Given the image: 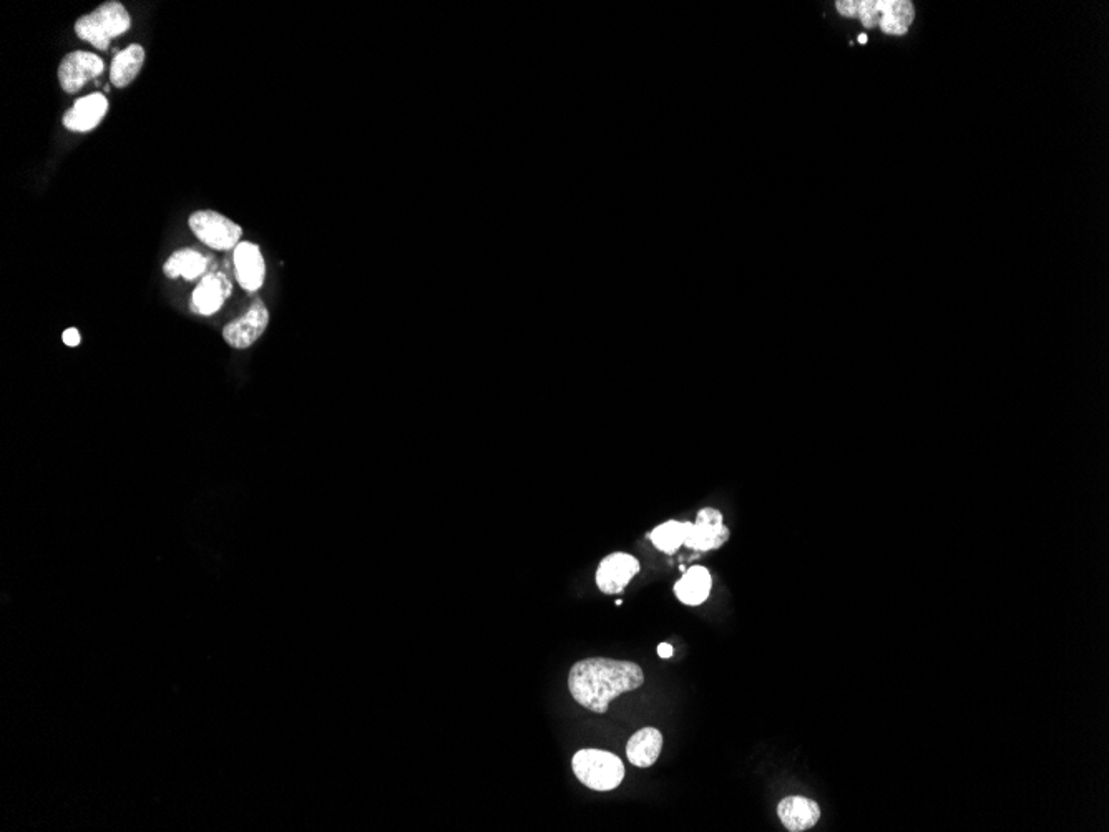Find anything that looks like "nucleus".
I'll return each mask as SVG.
<instances>
[{
  "instance_id": "ddd939ff",
  "label": "nucleus",
  "mask_w": 1109,
  "mask_h": 832,
  "mask_svg": "<svg viewBox=\"0 0 1109 832\" xmlns=\"http://www.w3.org/2000/svg\"><path fill=\"white\" fill-rule=\"evenodd\" d=\"M879 27L889 35H905L914 22V4L909 0H875Z\"/></svg>"
},
{
  "instance_id": "412c9836",
  "label": "nucleus",
  "mask_w": 1109,
  "mask_h": 832,
  "mask_svg": "<svg viewBox=\"0 0 1109 832\" xmlns=\"http://www.w3.org/2000/svg\"><path fill=\"white\" fill-rule=\"evenodd\" d=\"M673 651L675 650H673L670 643H661L660 647H658V655H660L661 658H671V656H673Z\"/></svg>"
},
{
  "instance_id": "f8f14e48",
  "label": "nucleus",
  "mask_w": 1109,
  "mask_h": 832,
  "mask_svg": "<svg viewBox=\"0 0 1109 832\" xmlns=\"http://www.w3.org/2000/svg\"><path fill=\"white\" fill-rule=\"evenodd\" d=\"M777 814L787 831L802 832L816 826L817 821L821 819V808L812 799L789 796L779 803Z\"/></svg>"
},
{
  "instance_id": "2eb2a0df",
  "label": "nucleus",
  "mask_w": 1109,
  "mask_h": 832,
  "mask_svg": "<svg viewBox=\"0 0 1109 832\" xmlns=\"http://www.w3.org/2000/svg\"><path fill=\"white\" fill-rule=\"evenodd\" d=\"M663 735L656 728L636 731L626 744V756L636 768H650L660 758Z\"/></svg>"
},
{
  "instance_id": "9d476101",
  "label": "nucleus",
  "mask_w": 1109,
  "mask_h": 832,
  "mask_svg": "<svg viewBox=\"0 0 1109 832\" xmlns=\"http://www.w3.org/2000/svg\"><path fill=\"white\" fill-rule=\"evenodd\" d=\"M231 291H233V284L225 273L216 271V273L203 276L200 284L193 291L191 309L195 313L203 314V316L216 314L223 308L226 299L230 298Z\"/></svg>"
},
{
  "instance_id": "0eeeda50",
  "label": "nucleus",
  "mask_w": 1109,
  "mask_h": 832,
  "mask_svg": "<svg viewBox=\"0 0 1109 832\" xmlns=\"http://www.w3.org/2000/svg\"><path fill=\"white\" fill-rule=\"evenodd\" d=\"M269 311L261 299H255L250 309L240 319L231 321L223 329V338L231 348L246 349L253 346L268 329Z\"/></svg>"
},
{
  "instance_id": "4468645a",
  "label": "nucleus",
  "mask_w": 1109,
  "mask_h": 832,
  "mask_svg": "<svg viewBox=\"0 0 1109 832\" xmlns=\"http://www.w3.org/2000/svg\"><path fill=\"white\" fill-rule=\"evenodd\" d=\"M713 587V577L708 568L694 565L675 583V595L681 603L696 607L706 602Z\"/></svg>"
},
{
  "instance_id": "f257e3e1",
  "label": "nucleus",
  "mask_w": 1109,
  "mask_h": 832,
  "mask_svg": "<svg viewBox=\"0 0 1109 832\" xmlns=\"http://www.w3.org/2000/svg\"><path fill=\"white\" fill-rule=\"evenodd\" d=\"M645 683V673L633 661L587 658L572 666L568 688L573 700L585 710L603 715L611 701L635 691Z\"/></svg>"
},
{
  "instance_id": "4be33fe9",
  "label": "nucleus",
  "mask_w": 1109,
  "mask_h": 832,
  "mask_svg": "<svg viewBox=\"0 0 1109 832\" xmlns=\"http://www.w3.org/2000/svg\"><path fill=\"white\" fill-rule=\"evenodd\" d=\"M867 40H869V39H867V35H865V34L859 35L860 44H867Z\"/></svg>"
},
{
  "instance_id": "7ed1b4c3",
  "label": "nucleus",
  "mask_w": 1109,
  "mask_h": 832,
  "mask_svg": "<svg viewBox=\"0 0 1109 832\" xmlns=\"http://www.w3.org/2000/svg\"><path fill=\"white\" fill-rule=\"evenodd\" d=\"M572 768L578 781L595 791H613L625 779V764L601 749H580L573 756Z\"/></svg>"
},
{
  "instance_id": "39448f33",
  "label": "nucleus",
  "mask_w": 1109,
  "mask_h": 832,
  "mask_svg": "<svg viewBox=\"0 0 1109 832\" xmlns=\"http://www.w3.org/2000/svg\"><path fill=\"white\" fill-rule=\"evenodd\" d=\"M729 535L731 532L724 525L723 514L713 507H704L699 510L696 522L689 525L688 537L684 545L688 549L708 552V550L723 547L728 542Z\"/></svg>"
},
{
  "instance_id": "6ab92c4d",
  "label": "nucleus",
  "mask_w": 1109,
  "mask_h": 832,
  "mask_svg": "<svg viewBox=\"0 0 1109 832\" xmlns=\"http://www.w3.org/2000/svg\"><path fill=\"white\" fill-rule=\"evenodd\" d=\"M836 5L837 10H839L844 17H857V5H859V2H854V0H846V2H844V0H839Z\"/></svg>"
},
{
  "instance_id": "a211bd4d",
  "label": "nucleus",
  "mask_w": 1109,
  "mask_h": 832,
  "mask_svg": "<svg viewBox=\"0 0 1109 832\" xmlns=\"http://www.w3.org/2000/svg\"><path fill=\"white\" fill-rule=\"evenodd\" d=\"M689 525H691V522L668 520L665 524L658 525V527L651 532V542H653L656 549L661 550V552L673 555L676 550L680 549L681 545H684V542H686Z\"/></svg>"
},
{
  "instance_id": "20e7f679",
  "label": "nucleus",
  "mask_w": 1109,
  "mask_h": 832,
  "mask_svg": "<svg viewBox=\"0 0 1109 832\" xmlns=\"http://www.w3.org/2000/svg\"><path fill=\"white\" fill-rule=\"evenodd\" d=\"M188 225H190L193 235L203 245L210 246L213 250H235L236 246L240 245L241 236H243L241 226L236 225L235 221H231L230 218H226L218 211H196L190 216Z\"/></svg>"
},
{
  "instance_id": "1a4fd4ad",
  "label": "nucleus",
  "mask_w": 1109,
  "mask_h": 832,
  "mask_svg": "<svg viewBox=\"0 0 1109 832\" xmlns=\"http://www.w3.org/2000/svg\"><path fill=\"white\" fill-rule=\"evenodd\" d=\"M236 279L241 288L248 293H256L266 278V263L259 246L250 241H241L233 253Z\"/></svg>"
},
{
  "instance_id": "423d86ee",
  "label": "nucleus",
  "mask_w": 1109,
  "mask_h": 832,
  "mask_svg": "<svg viewBox=\"0 0 1109 832\" xmlns=\"http://www.w3.org/2000/svg\"><path fill=\"white\" fill-rule=\"evenodd\" d=\"M105 70V62L98 55L77 50L65 55L59 65L60 87L67 93H77L90 80H97Z\"/></svg>"
},
{
  "instance_id": "aec40b11",
  "label": "nucleus",
  "mask_w": 1109,
  "mask_h": 832,
  "mask_svg": "<svg viewBox=\"0 0 1109 832\" xmlns=\"http://www.w3.org/2000/svg\"><path fill=\"white\" fill-rule=\"evenodd\" d=\"M62 339H64V343L67 344V346H70V348H75V346H79L80 341H82V338H80L79 329L75 328L67 329V331L62 334Z\"/></svg>"
},
{
  "instance_id": "9b49d317",
  "label": "nucleus",
  "mask_w": 1109,
  "mask_h": 832,
  "mask_svg": "<svg viewBox=\"0 0 1109 832\" xmlns=\"http://www.w3.org/2000/svg\"><path fill=\"white\" fill-rule=\"evenodd\" d=\"M108 100L102 93H92L82 97L69 108L62 118L64 127L70 132L85 133L98 127L107 115Z\"/></svg>"
},
{
  "instance_id": "f3484780",
  "label": "nucleus",
  "mask_w": 1109,
  "mask_h": 832,
  "mask_svg": "<svg viewBox=\"0 0 1109 832\" xmlns=\"http://www.w3.org/2000/svg\"><path fill=\"white\" fill-rule=\"evenodd\" d=\"M145 49L140 44H132L113 57L110 67V80L117 89H125L137 79L145 64Z\"/></svg>"
},
{
  "instance_id": "dca6fc26",
  "label": "nucleus",
  "mask_w": 1109,
  "mask_h": 832,
  "mask_svg": "<svg viewBox=\"0 0 1109 832\" xmlns=\"http://www.w3.org/2000/svg\"><path fill=\"white\" fill-rule=\"evenodd\" d=\"M211 256L203 255L193 248L176 251L163 265V273L170 279L183 278L186 281L206 276L210 270Z\"/></svg>"
},
{
  "instance_id": "f03ea898",
  "label": "nucleus",
  "mask_w": 1109,
  "mask_h": 832,
  "mask_svg": "<svg viewBox=\"0 0 1109 832\" xmlns=\"http://www.w3.org/2000/svg\"><path fill=\"white\" fill-rule=\"evenodd\" d=\"M132 29V17L125 5L117 0L103 2L75 22V34L95 49L107 50L113 39Z\"/></svg>"
},
{
  "instance_id": "6e6552de",
  "label": "nucleus",
  "mask_w": 1109,
  "mask_h": 832,
  "mask_svg": "<svg viewBox=\"0 0 1109 832\" xmlns=\"http://www.w3.org/2000/svg\"><path fill=\"white\" fill-rule=\"evenodd\" d=\"M640 572L638 558L623 552L603 558L597 570L598 588L606 595H615L625 590L626 585Z\"/></svg>"
}]
</instances>
